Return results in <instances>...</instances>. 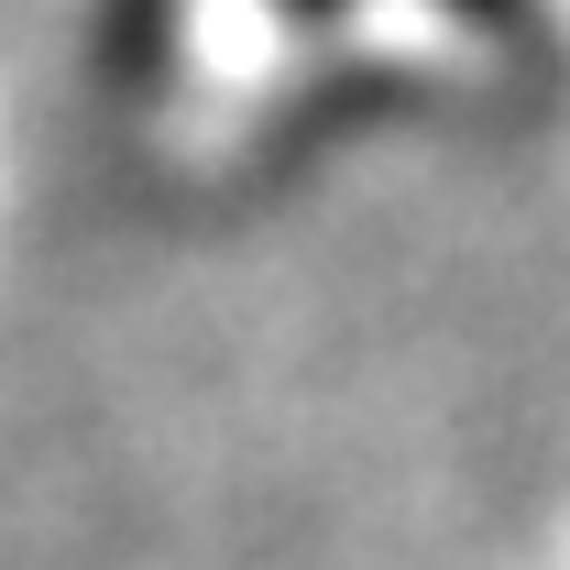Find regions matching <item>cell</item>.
Segmentation results:
<instances>
[{
	"label": "cell",
	"mask_w": 570,
	"mask_h": 570,
	"mask_svg": "<svg viewBox=\"0 0 570 570\" xmlns=\"http://www.w3.org/2000/svg\"><path fill=\"white\" fill-rule=\"evenodd\" d=\"M285 11H330V0H285ZM450 11H472V22H515V0H450Z\"/></svg>",
	"instance_id": "6da1fadb"
}]
</instances>
